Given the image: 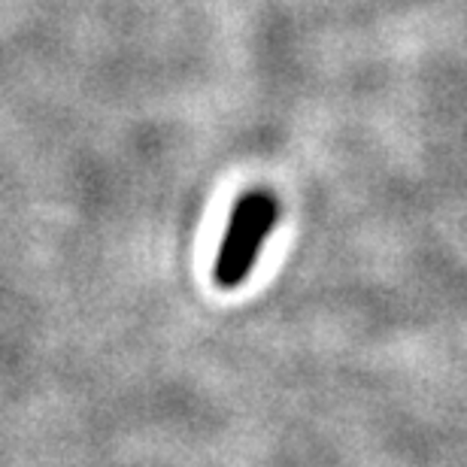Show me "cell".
<instances>
[{
	"label": "cell",
	"mask_w": 467,
	"mask_h": 467,
	"mask_svg": "<svg viewBox=\"0 0 467 467\" xmlns=\"http://www.w3.org/2000/svg\"><path fill=\"white\" fill-rule=\"evenodd\" d=\"M279 219V201L265 189L246 192L234 203L225 237H222L213 279L222 288H237L246 283L255 261L261 255V246L276 228Z\"/></svg>",
	"instance_id": "cell-1"
}]
</instances>
